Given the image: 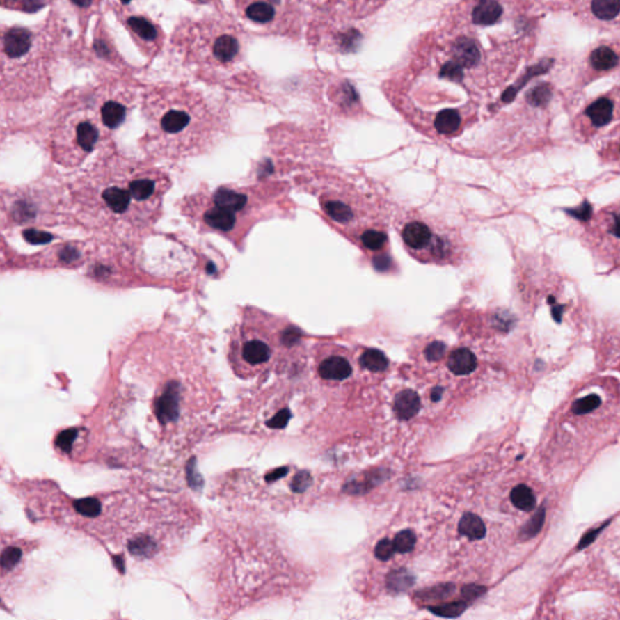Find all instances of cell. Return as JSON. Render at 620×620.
Wrapping results in <instances>:
<instances>
[{
  "label": "cell",
  "instance_id": "cell-18",
  "mask_svg": "<svg viewBox=\"0 0 620 620\" xmlns=\"http://www.w3.org/2000/svg\"><path fill=\"white\" fill-rule=\"evenodd\" d=\"M462 124L461 114L454 109H443L435 118L434 126L441 135H452L459 130Z\"/></svg>",
  "mask_w": 620,
  "mask_h": 620
},
{
  "label": "cell",
  "instance_id": "cell-15",
  "mask_svg": "<svg viewBox=\"0 0 620 620\" xmlns=\"http://www.w3.org/2000/svg\"><path fill=\"white\" fill-rule=\"evenodd\" d=\"M619 62L620 57L616 50L606 45L594 49L589 56V63L591 65L592 70L601 73L614 70L617 65H619Z\"/></svg>",
  "mask_w": 620,
  "mask_h": 620
},
{
  "label": "cell",
  "instance_id": "cell-17",
  "mask_svg": "<svg viewBox=\"0 0 620 620\" xmlns=\"http://www.w3.org/2000/svg\"><path fill=\"white\" fill-rule=\"evenodd\" d=\"M458 531L470 541H480L486 536L485 523L475 514H464L458 526Z\"/></svg>",
  "mask_w": 620,
  "mask_h": 620
},
{
  "label": "cell",
  "instance_id": "cell-29",
  "mask_svg": "<svg viewBox=\"0 0 620 620\" xmlns=\"http://www.w3.org/2000/svg\"><path fill=\"white\" fill-rule=\"evenodd\" d=\"M600 405H601V399L598 397V395L594 394V395H589V397L574 402L572 411L575 415H587L589 412L596 410Z\"/></svg>",
  "mask_w": 620,
  "mask_h": 620
},
{
  "label": "cell",
  "instance_id": "cell-13",
  "mask_svg": "<svg viewBox=\"0 0 620 620\" xmlns=\"http://www.w3.org/2000/svg\"><path fill=\"white\" fill-rule=\"evenodd\" d=\"M448 369L457 376L470 374L477 367V359L472 351L466 348H459L451 353L447 360Z\"/></svg>",
  "mask_w": 620,
  "mask_h": 620
},
{
  "label": "cell",
  "instance_id": "cell-35",
  "mask_svg": "<svg viewBox=\"0 0 620 620\" xmlns=\"http://www.w3.org/2000/svg\"><path fill=\"white\" fill-rule=\"evenodd\" d=\"M19 557H21V550L16 549V548H9L8 550H4L3 557H1L3 569L15 566V564L19 562Z\"/></svg>",
  "mask_w": 620,
  "mask_h": 620
},
{
  "label": "cell",
  "instance_id": "cell-1",
  "mask_svg": "<svg viewBox=\"0 0 620 620\" xmlns=\"http://www.w3.org/2000/svg\"><path fill=\"white\" fill-rule=\"evenodd\" d=\"M170 188L168 173L150 161L122 154L113 142L70 183V211L100 238L136 248L160 218Z\"/></svg>",
  "mask_w": 620,
  "mask_h": 620
},
{
  "label": "cell",
  "instance_id": "cell-3",
  "mask_svg": "<svg viewBox=\"0 0 620 620\" xmlns=\"http://www.w3.org/2000/svg\"><path fill=\"white\" fill-rule=\"evenodd\" d=\"M135 89L122 80L72 90L54 113L47 148L54 163L79 168L95 153L112 145L113 136L135 106Z\"/></svg>",
  "mask_w": 620,
  "mask_h": 620
},
{
  "label": "cell",
  "instance_id": "cell-8",
  "mask_svg": "<svg viewBox=\"0 0 620 620\" xmlns=\"http://www.w3.org/2000/svg\"><path fill=\"white\" fill-rule=\"evenodd\" d=\"M452 57L451 61L443 65L441 77L459 81L464 70L474 68L480 63V47L470 38H461L453 45Z\"/></svg>",
  "mask_w": 620,
  "mask_h": 620
},
{
  "label": "cell",
  "instance_id": "cell-30",
  "mask_svg": "<svg viewBox=\"0 0 620 620\" xmlns=\"http://www.w3.org/2000/svg\"><path fill=\"white\" fill-rule=\"evenodd\" d=\"M395 551L397 550H395V546H394V543L392 541L382 539V541H378V544L376 546L374 555H376L378 559L388 561V559H392Z\"/></svg>",
  "mask_w": 620,
  "mask_h": 620
},
{
  "label": "cell",
  "instance_id": "cell-32",
  "mask_svg": "<svg viewBox=\"0 0 620 620\" xmlns=\"http://www.w3.org/2000/svg\"><path fill=\"white\" fill-rule=\"evenodd\" d=\"M445 351H446V347H445L443 343H441V342H433L425 349V358L429 360V361H438V360L443 359Z\"/></svg>",
  "mask_w": 620,
  "mask_h": 620
},
{
  "label": "cell",
  "instance_id": "cell-6",
  "mask_svg": "<svg viewBox=\"0 0 620 620\" xmlns=\"http://www.w3.org/2000/svg\"><path fill=\"white\" fill-rule=\"evenodd\" d=\"M180 210L201 232L235 240L251 215L252 196L233 186H204L183 198Z\"/></svg>",
  "mask_w": 620,
  "mask_h": 620
},
{
  "label": "cell",
  "instance_id": "cell-12",
  "mask_svg": "<svg viewBox=\"0 0 620 620\" xmlns=\"http://www.w3.org/2000/svg\"><path fill=\"white\" fill-rule=\"evenodd\" d=\"M592 19L603 24H616L620 21V0H588Z\"/></svg>",
  "mask_w": 620,
  "mask_h": 620
},
{
  "label": "cell",
  "instance_id": "cell-24",
  "mask_svg": "<svg viewBox=\"0 0 620 620\" xmlns=\"http://www.w3.org/2000/svg\"><path fill=\"white\" fill-rule=\"evenodd\" d=\"M325 210H326L327 215L340 223H348L349 221L354 218L353 210L342 201H327L325 204Z\"/></svg>",
  "mask_w": 620,
  "mask_h": 620
},
{
  "label": "cell",
  "instance_id": "cell-38",
  "mask_svg": "<svg viewBox=\"0 0 620 620\" xmlns=\"http://www.w3.org/2000/svg\"><path fill=\"white\" fill-rule=\"evenodd\" d=\"M287 471H289V469H287V468H280V469H278V470L273 471L271 474H269V475L267 476V480H278V479H280V477H283V476L286 475V474H287Z\"/></svg>",
  "mask_w": 620,
  "mask_h": 620
},
{
  "label": "cell",
  "instance_id": "cell-37",
  "mask_svg": "<svg viewBox=\"0 0 620 620\" xmlns=\"http://www.w3.org/2000/svg\"><path fill=\"white\" fill-rule=\"evenodd\" d=\"M569 212L577 219L588 221L591 216V206L589 205L588 202H584L583 205L579 206L573 210H569Z\"/></svg>",
  "mask_w": 620,
  "mask_h": 620
},
{
  "label": "cell",
  "instance_id": "cell-31",
  "mask_svg": "<svg viewBox=\"0 0 620 620\" xmlns=\"http://www.w3.org/2000/svg\"><path fill=\"white\" fill-rule=\"evenodd\" d=\"M310 484H312V476L308 471H299V474L294 476L291 488L294 492L302 493L304 491L308 490Z\"/></svg>",
  "mask_w": 620,
  "mask_h": 620
},
{
  "label": "cell",
  "instance_id": "cell-19",
  "mask_svg": "<svg viewBox=\"0 0 620 620\" xmlns=\"http://www.w3.org/2000/svg\"><path fill=\"white\" fill-rule=\"evenodd\" d=\"M510 500L516 508L530 513L536 508V499L531 488L526 485H518L511 491Z\"/></svg>",
  "mask_w": 620,
  "mask_h": 620
},
{
  "label": "cell",
  "instance_id": "cell-20",
  "mask_svg": "<svg viewBox=\"0 0 620 620\" xmlns=\"http://www.w3.org/2000/svg\"><path fill=\"white\" fill-rule=\"evenodd\" d=\"M52 1L54 0H1V6L11 11L32 14L44 9L47 5L51 4Z\"/></svg>",
  "mask_w": 620,
  "mask_h": 620
},
{
  "label": "cell",
  "instance_id": "cell-34",
  "mask_svg": "<svg viewBox=\"0 0 620 620\" xmlns=\"http://www.w3.org/2000/svg\"><path fill=\"white\" fill-rule=\"evenodd\" d=\"M289 418H291V412L289 410H281L273 420L267 423V425L273 429H283L289 423Z\"/></svg>",
  "mask_w": 620,
  "mask_h": 620
},
{
  "label": "cell",
  "instance_id": "cell-27",
  "mask_svg": "<svg viewBox=\"0 0 620 620\" xmlns=\"http://www.w3.org/2000/svg\"><path fill=\"white\" fill-rule=\"evenodd\" d=\"M361 241H363V245H364L365 248L373 250V251H377V250H381V248L385 246L387 235L383 233V232H379V230H373V229L372 230H366L361 235Z\"/></svg>",
  "mask_w": 620,
  "mask_h": 620
},
{
  "label": "cell",
  "instance_id": "cell-9",
  "mask_svg": "<svg viewBox=\"0 0 620 620\" xmlns=\"http://www.w3.org/2000/svg\"><path fill=\"white\" fill-rule=\"evenodd\" d=\"M402 240L413 251L430 248L434 243V234L428 224L420 221H411L402 228Z\"/></svg>",
  "mask_w": 620,
  "mask_h": 620
},
{
  "label": "cell",
  "instance_id": "cell-40",
  "mask_svg": "<svg viewBox=\"0 0 620 620\" xmlns=\"http://www.w3.org/2000/svg\"><path fill=\"white\" fill-rule=\"evenodd\" d=\"M551 312H553V315L555 317L556 321H561V315H562V312H564L562 307H559V305H553Z\"/></svg>",
  "mask_w": 620,
  "mask_h": 620
},
{
  "label": "cell",
  "instance_id": "cell-23",
  "mask_svg": "<svg viewBox=\"0 0 620 620\" xmlns=\"http://www.w3.org/2000/svg\"><path fill=\"white\" fill-rule=\"evenodd\" d=\"M413 584H415V577L405 569L394 571L388 575V587L392 591H406Z\"/></svg>",
  "mask_w": 620,
  "mask_h": 620
},
{
  "label": "cell",
  "instance_id": "cell-28",
  "mask_svg": "<svg viewBox=\"0 0 620 620\" xmlns=\"http://www.w3.org/2000/svg\"><path fill=\"white\" fill-rule=\"evenodd\" d=\"M544 518H546V510L544 508H541L536 511V515L528 521L527 525L521 532V536L523 539H531L533 536H536L543 528Z\"/></svg>",
  "mask_w": 620,
  "mask_h": 620
},
{
  "label": "cell",
  "instance_id": "cell-7",
  "mask_svg": "<svg viewBox=\"0 0 620 620\" xmlns=\"http://www.w3.org/2000/svg\"><path fill=\"white\" fill-rule=\"evenodd\" d=\"M113 9L130 37L134 39L136 47L140 49L147 58L153 60L163 49L165 35L161 27L145 15L130 13L120 3L114 5Z\"/></svg>",
  "mask_w": 620,
  "mask_h": 620
},
{
  "label": "cell",
  "instance_id": "cell-5",
  "mask_svg": "<svg viewBox=\"0 0 620 620\" xmlns=\"http://www.w3.org/2000/svg\"><path fill=\"white\" fill-rule=\"evenodd\" d=\"M171 44L183 65L201 79L216 83L241 61L243 31L223 15L184 19L175 29Z\"/></svg>",
  "mask_w": 620,
  "mask_h": 620
},
{
  "label": "cell",
  "instance_id": "cell-33",
  "mask_svg": "<svg viewBox=\"0 0 620 620\" xmlns=\"http://www.w3.org/2000/svg\"><path fill=\"white\" fill-rule=\"evenodd\" d=\"M549 98H550V91H549L548 88H544V86H539V88H536V89L532 90L530 96H528L530 102H531L532 104H534V106H541V104H544V103L549 101Z\"/></svg>",
  "mask_w": 620,
  "mask_h": 620
},
{
  "label": "cell",
  "instance_id": "cell-43",
  "mask_svg": "<svg viewBox=\"0 0 620 620\" xmlns=\"http://www.w3.org/2000/svg\"><path fill=\"white\" fill-rule=\"evenodd\" d=\"M130 1L131 0H119V3L122 5H127Z\"/></svg>",
  "mask_w": 620,
  "mask_h": 620
},
{
  "label": "cell",
  "instance_id": "cell-22",
  "mask_svg": "<svg viewBox=\"0 0 620 620\" xmlns=\"http://www.w3.org/2000/svg\"><path fill=\"white\" fill-rule=\"evenodd\" d=\"M360 365L371 372H383L387 369L389 361L381 350L367 349L361 355Z\"/></svg>",
  "mask_w": 620,
  "mask_h": 620
},
{
  "label": "cell",
  "instance_id": "cell-14",
  "mask_svg": "<svg viewBox=\"0 0 620 620\" xmlns=\"http://www.w3.org/2000/svg\"><path fill=\"white\" fill-rule=\"evenodd\" d=\"M420 410V399L417 392L413 390H404L397 394L394 402V411L399 420H411Z\"/></svg>",
  "mask_w": 620,
  "mask_h": 620
},
{
  "label": "cell",
  "instance_id": "cell-4",
  "mask_svg": "<svg viewBox=\"0 0 620 620\" xmlns=\"http://www.w3.org/2000/svg\"><path fill=\"white\" fill-rule=\"evenodd\" d=\"M61 24L47 16L34 27L1 29L3 100L24 101L40 97L50 89L52 65L61 45Z\"/></svg>",
  "mask_w": 620,
  "mask_h": 620
},
{
  "label": "cell",
  "instance_id": "cell-41",
  "mask_svg": "<svg viewBox=\"0 0 620 620\" xmlns=\"http://www.w3.org/2000/svg\"><path fill=\"white\" fill-rule=\"evenodd\" d=\"M612 234H614L616 237L620 238V215L616 216V218H614V224H613V228H612Z\"/></svg>",
  "mask_w": 620,
  "mask_h": 620
},
{
  "label": "cell",
  "instance_id": "cell-16",
  "mask_svg": "<svg viewBox=\"0 0 620 620\" xmlns=\"http://www.w3.org/2000/svg\"><path fill=\"white\" fill-rule=\"evenodd\" d=\"M613 109L614 104L610 98L602 97L596 100L595 102H592L588 108L585 114L588 116L589 119L591 120L594 125L597 127L605 126L611 122L613 117Z\"/></svg>",
  "mask_w": 620,
  "mask_h": 620
},
{
  "label": "cell",
  "instance_id": "cell-10",
  "mask_svg": "<svg viewBox=\"0 0 620 620\" xmlns=\"http://www.w3.org/2000/svg\"><path fill=\"white\" fill-rule=\"evenodd\" d=\"M503 13L498 0H479L471 11V19L475 24L491 26L498 22Z\"/></svg>",
  "mask_w": 620,
  "mask_h": 620
},
{
  "label": "cell",
  "instance_id": "cell-2",
  "mask_svg": "<svg viewBox=\"0 0 620 620\" xmlns=\"http://www.w3.org/2000/svg\"><path fill=\"white\" fill-rule=\"evenodd\" d=\"M145 131L141 150L153 160L182 161L210 152L227 130V117L198 90L160 83L142 97Z\"/></svg>",
  "mask_w": 620,
  "mask_h": 620
},
{
  "label": "cell",
  "instance_id": "cell-11",
  "mask_svg": "<svg viewBox=\"0 0 620 620\" xmlns=\"http://www.w3.org/2000/svg\"><path fill=\"white\" fill-rule=\"evenodd\" d=\"M351 373L353 369L349 361L340 355L327 358L319 366V374L328 381H343L350 377Z\"/></svg>",
  "mask_w": 620,
  "mask_h": 620
},
{
  "label": "cell",
  "instance_id": "cell-39",
  "mask_svg": "<svg viewBox=\"0 0 620 620\" xmlns=\"http://www.w3.org/2000/svg\"><path fill=\"white\" fill-rule=\"evenodd\" d=\"M443 389L441 387L434 388V390L431 392V400L435 402H440L443 397Z\"/></svg>",
  "mask_w": 620,
  "mask_h": 620
},
{
  "label": "cell",
  "instance_id": "cell-36",
  "mask_svg": "<svg viewBox=\"0 0 620 620\" xmlns=\"http://www.w3.org/2000/svg\"><path fill=\"white\" fill-rule=\"evenodd\" d=\"M485 592L486 588L477 587V585H468V587H464L462 590L463 596L466 598V601H474L477 597L484 595Z\"/></svg>",
  "mask_w": 620,
  "mask_h": 620
},
{
  "label": "cell",
  "instance_id": "cell-21",
  "mask_svg": "<svg viewBox=\"0 0 620 620\" xmlns=\"http://www.w3.org/2000/svg\"><path fill=\"white\" fill-rule=\"evenodd\" d=\"M102 0H70V5L77 13L79 19L80 29L84 31L85 26L89 22L90 17L96 14Z\"/></svg>",
  "mask_w": 620,
  "mask_h": 620
},
{
  "label": "cell",
  "instance_id": "cell-25",
  "mask_svg": "<svg viewBox=\"0 0 620 620\" xmlns=\"http://www.w3.org/2000/svg\"><path fill=\"white\" fill-rule=\"evenodd\" d=\"M468 603L464 601L451 602L441 606L429 607V611L435 616L443 618H457L464 613Z\"/></svg>",
  "mask_w": 620,
  "mask_h": 620
},
{
  "label": "cell",
  "instance_id": "cell-42",
  "mask_svg": "<svg viewBox=\"0 0 620 620\" xmlns=\"http://www.w3.org/2000/svg\"><path fill=\"white\" fill-rule=\"evenodd\" d=\"M189 1H193L196 4H214L216 0H189Z\"/></svg>",
  "mask_w": 620,
  "mask_h": 620
},
{
  "label": "cell",
  "instance_id": "cell-26",
  "mask_svg": "<svg viewBox=\"0 0 620 620\" xmlns=\"http://www.w3.org/2000/svg\"><path fill=\"white\" fill-rule=\"evenodd\" d=\"M415 541H417V538H415V532L410 531V530H406V531L400 532V533H397V536L394 538V546H395V550L397 553H400V554H407V553H410V551L413 550V548L415 546Z\"/></svg>",
  "mask_w": 620,
  "mask_h": 620
}]
</instances>
